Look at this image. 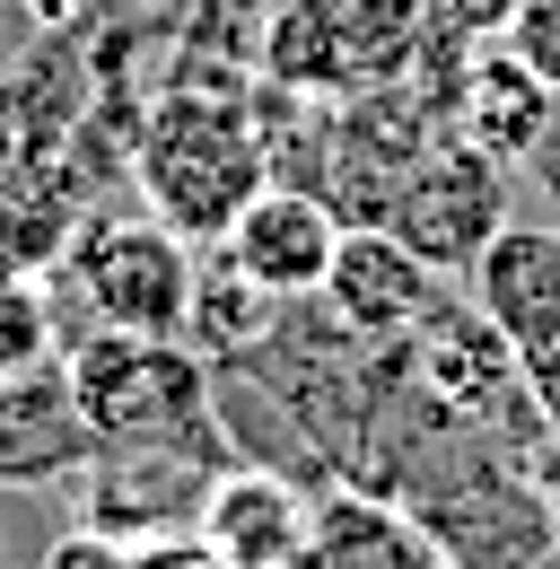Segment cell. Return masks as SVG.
Masks as SVG:
<instances>
[{"mask_svg":"<svg viewBox=\"0 0 560 569\" xmlns=\"http://www.w3.org/2000/svg\"><path fill=\"white\" fill-rule=\"evenodd\" d=\"M464 289H473V307L526 359L560 351V219H543V228H499Z\"/></svg>","mask_w":560,"mask_h":569,"instance_id":"8fae6325","label":"cell"},{"mask_svg":"<svg viewBox=\"0 0 560 569\" xmlns=\"http://www.w3.org/2000/svg\"><path fill=\"white\" fill-rule=\"evenodd\" d=\"M62 368H70V403H79L97 447H202V456H219L210 359L184 333L88 325Z\"/></svg>","mask_w":560,"mask_h":569,"instance_id":"6da1fadb","label":"cell"},{"mask_svg":"<svg viewBox=\"0 0 560 569\" xmlns=\"http://www.w3.org/2000/svg\"><path fill=\"white\" fill-rule=\"evenodd\" d=\"M499 44H508V53H517V62L560 97V0H526V9L508 18V36H499Z\"/></svg>","mask_w":560,"mask_h":569,"instance_id":"5bb4252c","label":"cell"},{"mask_svg":"<svg viewBox=\"0 0 560 569\" xmlns=\"http://www.w3.org/2000/svg\"><path fill=\"white\" fill-rule=\"evenodd\" d=\"M412 377L447 412H464L473 429H508V438H534V447H543L534 395H526V351L490 325L473 298H447L412 333Z\"/></svg>","mask_w":560,"mask_h":569,"instance_id":"8992f818","label":"cell"},{"mask_svg":"<svg viewBox=\"0 0 560 569\" xmlns=\"http://www.w3.org/2000/svg\"><path fill=\"white\" fill-rule=\"evenodd\" d=\"M420 543L447 569H543L560 552V508L526 465H456L447 482H420L412 499Z\"/></svg>","mask_w":560,"mask_h":569,"instance_id":"3957f363","label":"cell"},{"mask_svg":"<svg viewBox=\"0 0 560 569\" xmlns=\"http://www.w3.org/2000/svg\"><path fill=\"white\" fill-rule=\"evenodd\" d=\"M333 246H342V211H333L324 193H307V184H263L246 211L219 228V254H228L254 289H272L280 307L324 289Z\"/></svg>","mask_w":560,"mask_h":569,"instance_id":"ba28073f","label":"cell"},{"mask_svg":"<svg viewBox=\"0 0 560 569\" xmlns=\"http://www.w3.org/2000/svg\"><path fill=\"white\" fill-rule=\"evenodd\" d=\"M97 438L70 403V368L44 359L27 377H0V491H36V482H62L70 465H88Z\"/></svg>","mask_w":560,"mask_h":569,"instance_id":"30bf717a","label":"cell"},{"mask_svg":"<svg viewBox=\"0 0 560 569\" xmlns=\"http://www.w3.org/2000/svg\"><path fill=\"white\" fill-rule=\"evenodd\" d=\"M53 351V316H44V289L27 281V272H9L0 263V377H27V368H44Z\"/></svg>","mask_w":560,"mask_h":569,"instance_id":"4fadbf2b","label":"cell"},{"mask_svg":"<svg viewBox=\"0 0 560 569\" xmlns=\"http://www.w3.org/2000/svg\"><path fill=\"white\" fill-rule=\"evenodd\" d=\"M0 569H9V535H0Z\"/></svg>","mask_w":560,"mask_h":569,"instance_id":"ac0fdd59","label":"cell"},{"mask_svg":"<svg viewBox=\"0 0 560 569\" xmlns=\"http://www.w3.org/2000/svg\"><path fill=\"white\" fill-rule=\"evenodd\" d=\"M62 272H79L88 316L123 325V333H184V316H193V254L158 211L79 219L62 246Z\"/></svg>","mask_w":560,"mask_h":569,"instance_id":"277c9868","label":"cell"},{"mask_svg":"<svg viewBox=\"0 0 560 569\" xmlns=\"http://www.w3.org/2000/svg\"><path fill=\"white\" fill-rule=\"evenodd\" d=\"M307 508L298 491L280 482V473H254V465H237V473H219L202 499V543L219 552L228 569H280V561H307Z\"/></svg>","mask_w":560,"mask_h":569,"instance_id":"7c38bea8","label":"cell"},{"mask_svg":"<svg viewBox=\"0 0 560 569\" xmlns=\"http://www.w3.org/2000/svg\"><path fill=\"white\" fill-rule=\"evenodd\" d=\"M140 193L176 237H219L272 176H263V132L228 97H167L140 132Z\"/></svg>","mask_w":560,"mask_h":569,"instance_id":"7a4b0ae2","label":"cell"},{"mask_svg":"<svg viewBox=\"0 0 560 569\" xmlns=\"http://www.w3.org/2000/svg\"><path fill=\"white\" fill-rule=\"evenodd\" d=\"M552 114H560V97L526 71L508 44H499V53L473 44V53L456 62L447 123H456V141H464V149H482V158H499V167H526V158L543 149V132H552Z\"/></svg>","mask_w":560,"mask_h":569,"instance_id":"9c48e42d","label":"cell"},{"mask_svg":"<svg viewBox=\"0 0 560 569\" xmlns=\"http://www.w3.org/2000/svg\"><path fill=\"white\" fill-rule=\"evenodd\" d=\"M386 228L412 246L429 272L447 281H473V263L490 254V237L508 228V167L482 149L447 141L438 158H412V176L386 193Z\"/></svg>","mask_w":560,"mask_h":569,"instance_id":"5b68a950","label":"cell"},{"mask_svg":"<svg viewBox=\"0 0 560 569\" xmlns=\"http://www.w3.org/2000/svg\"><path fill=\"white\" fill-rule=\"evenodd\" d=\"M123 569H228L210 543H193V535H167V543H123Z\"/></svg>","mask_w":560,"mask_h":569,"instance_id":"2e32d148","label":"cell"},{"mask_svg":"<svg viewBox=\"0 0 560 569\" xmlns=\"http://www.w3.org/2000/svg\"><path fill=\"white\" fill-rule=\"evenodd\" d=\"M316 298H324V325H342L350 342H412L447 307V272H429L386 219H342L333 272Z\"/></svg>","mask_w":560,"mask_h":569,"instance_id":"52a82bcc","label":"cell"},{"mask_svg":"<svg viewBox=\"0 0 560 569\" xmlns=\"http://www.w3.org/2000/svg\"><path fill=\"white\" fill-rule=\"evenodd\" d=\"M526 395H534L543 447H560V351H534V359H526Z\"/></svg>","mask_w":560,"mask_h":569,"instance_id":"e0dca14e","label":"cell"},{"mask_svg":"<svg viewBox=\"0 0 560 569\" xmlns=\"http://www.w3.org/2000/svg\"><path fill=\"white\" fill-rule=\"evenodd\" d=\"M517 9H526V0H429V27H438V36H464V44H499Z\"/></svg>","mask_w":560,"mask_h":569,"instance_id":"9a60e30c","label":"cell"}]
</instances>
